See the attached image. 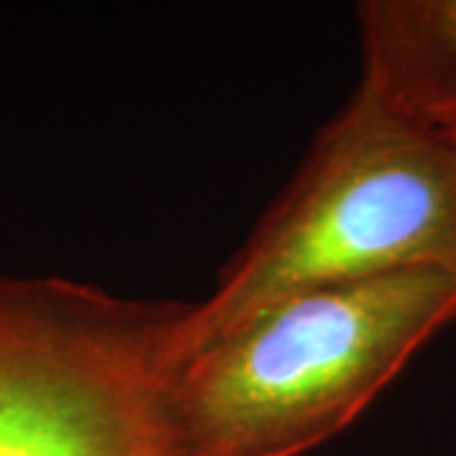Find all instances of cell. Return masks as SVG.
Here are the masks:
<instances>
[{"label":"cell","instance_id":"cell-1","mask_svg":"<svg viewBox=\"0 0 456 456\" xmlns=\"http://www.w3.org/2000/svg\"><path fill=\"white\" fill-rule=\"evenodd\" d=\"M454 320V269L281 299L175 365L165 398L175 456L307 454Z\"/></svg>","mask_w":456,"mask_h":456},{"label":"cell","instance_id":"cell-2","mask_svg":"<svg viewBox=\"0 0 456 456\" xmlns=\"http://www.w3.org/2000/svg\"><path fill=\"white\" fill-rule=\"evenodd\" d=\"M411 269L456 272V140L358 86L213 292L188 305L175 358L294 294Z\"/></svg>","mask_w":456,"mask_h":456},{"label":"cell","instance_id":"cell-3","mask_svg":"<svg viewBox=\"0 0 456 456\" xmlns=\"http://www.w3.org/2000/svg\"><path fill=\"white\" fill-rule=\"evenodd\" d=\"M185 310L0 277V456H175L165 398Z\"/></svg>","mask_w":456,"mask_h":456},{"label":"cell","instance_id":"cell-4","mask_svg":"<svg viewBox=\"0 0 456 456\" xmlns=\"http://www.w3.org/2000/svg\"><path fill=\"white\" fill-rule=\"evenodd\" d=\"M358 18L360 89L411 125L456 140V0H368Z\"/></svg>","mask_w":456,"mask_h":456}]
</instances>
